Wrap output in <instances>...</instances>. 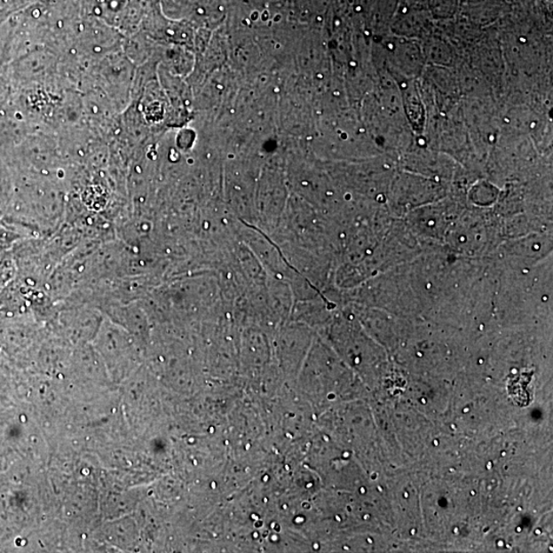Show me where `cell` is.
I'll return each mask as SVG.
<instances>
[{"label":"cell","instance_id":"obj_1","mask_svg":"<svg viewBox=\"0 0 553 553\" xmlns=\"http://www.w3.org/2000/svg\"><path fill=\"white\" fill-rule=\"evenodd\" d=\"M12 241V237L8 232L0 230V251L4 250L6 246Z\"/></svg>","mask_w":553,"mask_h":553}]
</instances>
